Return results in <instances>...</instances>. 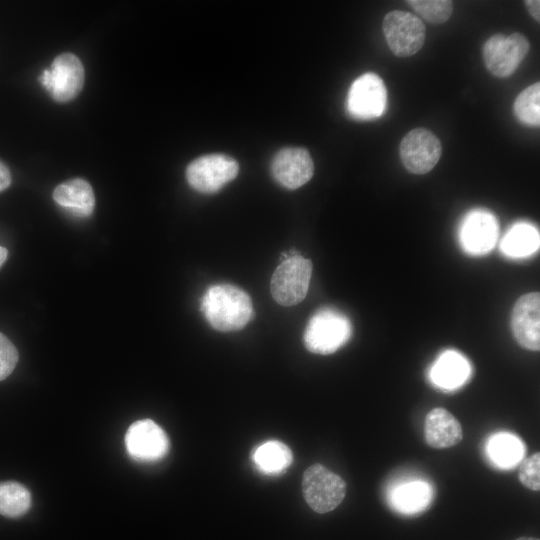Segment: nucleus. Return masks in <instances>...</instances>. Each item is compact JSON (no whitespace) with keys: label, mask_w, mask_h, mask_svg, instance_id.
<instances>
[{"label":"nucleus","mask_w":540,"mask_h":540,"mask_svg":"<svg viewBox=\"0 0 540 540\" xmlns=\"http://www.w3.org/2000/svg\"><path fill=\"white\" fill-rule=\"evenodd\" d=\"M200 310L211 327L220 332L240 330L253 317L251 298L231 284L210 286L201 299Z\"/></svg>","instance_id":"obj_1"},{"label":"nucleus","mask_w":540,"mask_h":540,"mask_svg":"<svg viewBox=\"0 0 540 540\" xmlns=\"http://www.w3.org/2000/svg\"><path fill=\"white\" fill-rule=\"evenodd\" d=\"M352 335L349 318L334 308H321L308 321L303 341L308 351L329 355L344 346Z\"/></svg>","instance_id":"obj_2"},{"label":"nucleus","mask_w":540,"mask_h":540,"mask_svg":"<svg viewBox=\"0 0 540 540\" xmlns=\"http://www.w3.org/2000/svg\"><path fill=\"white\" fill-rule=\"evenodd\" d=\"M302 493L309 507L320 514L337 508L346 495V483L322 464L309 466L303 473Z\"/></svg>","instance_id":"obj_3"},{"label":"nucleus","mask_w":540,"mask_h":540,"mask_svg":"<svg viewBox=\"0 0 540 540\" xmlns=\"http://www.w3.org/2000/svg\"><path fill=\"white\" fill-rule=\"evenodd\" d=\"M312 263L301 255L289 256L275 269L270 283L273 299L282 306H293L307 295Z\"/></svg>","instance_id":"obj_4"},{"label":"nucleus","mask_w":540,"mask_h":540,"mask_svg":"<svg viewBox=\"0 0 540 540\" xmlns=\"http://www.w3.org/2000/svg\"><path fill=\"white\" fill-rule=\"evenodd\" d=\"M391 52L398 57L417 53L425 42V26L415 14L402 10L387 13L382 24Z\"/></svg>","instance_id":"obj_5"},{"label":"nucleus","mask_w":540,"mask_h":540,"mask_svg":"<svg viewBox=\"0 0 540 540\" xmlns=\"http://www.w3.org/2000/svg\"><path fill=\"white\" fill-rule=\"evenodd\" d=\"M239 165L225 154H208L193 160L186 169L189 185L201 193H215L238 174Z\"/></svg>","instance_id":"obj_6"},{"label":"nucleus","mask_w":540,"mask_h":540,"mask_svg":"<svg viewBox=\"0 0 540 540\" xmlns=\"http://www.w3.org/2000/svg\"><path fill=\"white\" fill-rule=\"evenodd\" d=\"M528 39L521 33L509 36L495 34L483 46V59L491 74L499 78L511 76L529 52Z\"/></svg>","instance_id":"obj_7"},{"label":"nucleus","mask_w":540,"mask_h":540,"mask_svg":"<svg viewBox=\"0 0 540 540\" xmlns=\"http://www.w3.org/2000/svg\"><path fill=\"white\" fill-rule=\"evenodd\" d=\"M39 81L58 102L75 98L84 84V68L80 59L72 53L58 55L49 69L43 70Z\"/></svg>","instance_id":"obj_8"},{"label":"nucleus","mask_w":540,"mask_h":540,"mask_svg":"<svg viewBox=\"0 0 540 540\" xmlns=\"http://www.w3.org/2000/svg\"><path fill=\"white\" fill-rule=\"evenodd\" d=\"M400 159L404 167L414 174H426L440 160L442 145L437 136L425 128L409 131L399 145Z\"/></svg>","instance_id":"obj_9"},{"label":"nucleus","mask_w":540,"mask_h":540,"mask_svg":"<svg viewBox=\"0 0 540 540\" xmlns=\"http://www.w3.org/2000/svg\"><path fill=\"white\" fill-rule=\"evenodd\" d=\"M126 450L138 462H156L163 459L170 447L165 431L153 420L142 419L132 423L125 434Z\"/></svg>","instance_id":"obj_10"},{"label":"nucleus","mask_w":540,"mask_h":540,"mask_svg":"<svg viewBox=\"0 0 540 540\" xmlns=\"http://www.w3.org/2000/svg\"><path fill=\"white\" fill-rule=\"evenodd\" d=\"M386 87L374 73L358 77L351 85L347 98L349 113L362 120L380 117L386 106Z\"/></svg>","instance_id":"obj_11"},{"label":"nucleus","mask_w":540,"mask_h":540,"mask_svg":"<svg viewBox=\"0 0 540 540\" xmlns=\"http://www.w3.org/2000/svg\"><path fill=\"white\" fill-rule=\"evenodd\" d=\"M271 173L281 186L287 189H297L312 178L314 173L313 160L304 148H283L272 160Z\"/></svg>","instance_id":"obj_12"},{"label":"nucleus","mask_w":540,"mask_h":540,"mask_svg":"<svg viewBox=\"0 0 540 540\" xmlns=\"http://www.w3.org/2000/svg\"><path fill=\"white\" fill-rule=\"evenodd\" d=\"M511 325L514 338L524 349H540V295L538 292L521 296L514 305Z\"/></svg>","instance_id":"obj_13"},{"label":"nucleus","mask_w":540,"mask_h":540,"mask_svg":"<svg viewBox=\"0 0 540 540\" xmlns=\"http://www.w3.org/2000/svg\"><path fill=\"white\" fill-rule=\"evenodd\" d=\"M498 236L496 218L487 211L470 212L463 220L459 241L462 249L471 255H482L495 245Z\"/></svg>","instance_id":"obj_14"},{"label":"nucleus","mask_w":540,"mask_h":540,"mask_svg":"<svg viewBox=\"0 0 540 540\" xmlns=\"http://www.w3.org/2000/svg\"><path fill=\"white\" fill-rule=\"evenodd\" d=\"M424 437L434 449L453 447L463 439V430L456 417L442 407L430 410L424 421Z\"/></svg>","instance_id":"obj_15"},{"label":"nucleus","mask_w":540,"mask_h":540,"mask_svg":"<svg viewBox=\"0 0 540 540\" xmlns=\"http://www.w3.org/2000/svg\"><path fill=\"white\" fill-rule=\"evenodd\" d=\"M53 199L61 207L77 217L91 215L95 205L94 192L90 184L80 178L71 179L58 185Z\"/></svg>","instance_id":"obj_16"},{"label":"nucleus","mask_w":540,"mask_h":540,"mask_svg":"<svg viewBox=\"0 0 540 540\" xmlns=\"http://www.w3.org/2000/svg\"><path fill=\"white\" fill-rule=\"evenodd\" d=\"M470 374L467 360L455 351L444 352L431 369V380L444 389L461 386Z\"/></svg>","instance_id":"obj_17"},{"label":"nucleus","mask_w":540,"mask_h":540,"mask_svg":"<svg viewBox=\"0 0 540 540\" xmlns=\"http://www.w3.org/2000/svg\"><path fill=\"white\" fill-rule=\"evenodd\" d=\"M256 468L265 475L284 473L293 462L291 449L281 441L269 440L259 445L252 454Z\"/></svg>","instance_id":"obj_18"},{"label":"nucleus","mask_w":540,"mask_h":540,"mask_svg":"<svg viewBox=\"0 0 540 540\" xmlns=\"http://www.w3.org/2000/svg\"><path fill=\"white\" fill-rule=\"evenodd\" d=\"M540 244L538 230L528 223H517L504 236L500 248L508 257L524 258L534 254Z\"/></svg>","instance_id":"obj_19"},{"label":"nucleus","mask_w":540,"mask_h":540,"mask_svg":"<svg viewBox=\"0 0 540 540\" xmlns=\"http://www.w3.org/2000/svg\"><path fill=\"white\" fill-rule=\"evenodd\" d=\"M31 494L22 484L15 481L0 482V514L16 518L30 509Z\"/></svg>","instance_id":"obj_20"},{"label":"nucleus","mask_w":540,"mask_h":540,"mask_svg":"<svg viewBox=\"0 0 540 540\" xmlns=\"http://www.w3.org/2000/svg\"><path fill=\"white\" fill-rule=\"evenodd\" d=\"M488 453L497 465L510 468L522 458L523 447L516 437L502 433L491 438Z\"/></svg>","instance_id":"obj_21"},{"label":"nucleus","mask_w":540,"mask_h":540,"mask_svg":"<svg viewBox=\"0 0 540 540\" xmlns=\"http://www.w3.org/2000/svg\"><path fill=\"white\" fill-rule=\"evenodd\" d=\"M430 501V490L426 484L410 483L398 488L393 496L394 507L402 513L421 511Z\"/></svg>","instance_id":"obj_22"},{"label":"nucleus","mask_w":540,"mask_h":540,"mask_svg":"<svg viewBox=\"0 0 540 540\" xmlns=\"http://www.w3.org/2000/svg\"><path fill=\"white\" fill-rule=\"evenodd\" d=\"M540 84L536 82L525 88L516 97L514 113L524 124L539 126L540 124Z\"/></svg>","instance_id":"obj_23"},{"label":"nucleus","mask_w":540,"mask_h":540,"mask_svg":"<svg viewBox=\"0 0 540 540\" xmlns=\"http://www.w3.org/2000/svg\"><path fill=\"white\" fill-rule=\"evenodd\" d=\"M406 3L423 19L432 24L446 22L453 12L450 0H409Z\"/></svg>","instance_id":"obj_24"},{"label":"nucleus","mask_w":540,"mask_h":540,"mask_svg":"<svg viewBox=\"0 0 540 540\" xmlns=\"http://www.w3.org/2000/svg\"><path fill=\"white\" fill-rule=\"evenodd\" d=\"M518 479L520 483L532 490H540V453H534L530 457L524 459L518 471Z\"/></svg>","instance_id":"obj_25"},{"label":"nucleus","mask_w":540,"mask_h":540,"mask_svg":"<svg viewBox=\"0 0 540 540\" xmlns=\"http://www.w3.org/2000/svg\"><path fill=\"white\" fill-rule=\"evenodd\" d=\"M18 351L14 344L0 333V381L7 378L18 362Z\"/></svg>","instance_id":"obj_26"},{"label":"nucleus","mask_w":540,"mask_h":540,"mask_svg":"<svg viewBox=\"0 0 540 540\" xmlns=\"http://www.w3.org/2000/svg\"><path fill=\"white\" fill-rule=\"evenodd\" d=\"M11 184V174L8 167L0 161V191L5 190Z\"/></svg>","instance_id":"obj_27"},{"label":"nucleus","mask_w":540,"mask_h":540,"mask_svg":"<svg viewBox=\"0 0 540 540\" xmlns=\"http://www.w3.org/2000/svg\"><path fill=\"white\" fill-rule=\"evenodd\" d=\"M525 6L529 14L537 21H540V1L538 0H526Z\"/></svg>","instance_id":"obj_28"},{"label":"nucleus","mask_w":540,"mask_h":540,"mask_svg":"<svg viewBox=\"0 0 540 540\" xmlns=\"http://www.w3.org/2000/svg\"><path fill=\"white\" fill-rule=\"evenodd\" d=\"M8 251L5 247L0 246V267L4 264L7 258Z\"/></svg>","instance_id":"obj_29"},{"label":"nucleus","mask_w":540,"mask_h":540,"mask_svg":"<svg viewBox=\"0 0 540 540\" xmlns=\"http://www.w3.org/2000/svg\"><path fill=\"white\" fill-rule=\"evenodd\" d=\"M516 540H539L538 538H535V537H520V538H517Z\"/></svg>","instance_id":"obj_30"}]
</instances>
